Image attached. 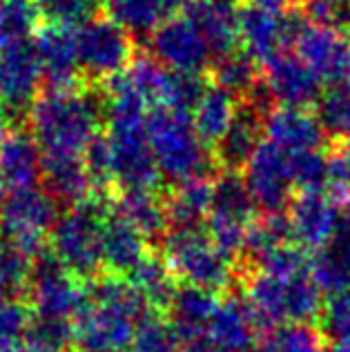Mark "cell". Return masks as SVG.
I'll use <instances>...</instances> for the list:
<instances>
[{"mask_svg": "<svg viewBox=\"0 0 350 352\" xmlns=\"http://www.w3.org/2000/svg\"><path fill=\"white\" fill-rule=\"evenodd\" d=\"M263 120L265 109H261L252 98L239 100L232 125L212 150V161L219 172H241L245 168L263 141Z\"/></svg>", "mask_w": 350, "mask_h": 352, "instance_id": "e0dca14e", "label": "cell"}, {"mask_svg": "<svg viewBox=\"0 0 350 352\" xmlns=\"http://www.w3.org/2000/svg\"><path fill=\"white\" fill-rule=\"evenodd\" d=\"M301 14L312 25L350 34V0H303Z\"/></svg>", "mask_w": 350, "mask_h": 352, "instance_id": "60d3db41", "label": "cell"}, {"mask_svg": "<svg viewBox=\"0 0 350 352\" xmlns=\"http://www.w3.org/2000/svg\"><path fill=\"white\" fill-rule=\"evenodd\" d=\"M105 123V91L47 89L34 100L27 129L43 156H85Z\"/></svg>", "mask_w": 350, "mask_h": 352, "instance_id": "6da1fadb", "label": "cell"}, {"mask_svg": "<svg viewBox=\"0 0 350 352\" xmlns=\"http://www.w3.org/2000/svg\"><path fill=\"white\" fill-rule=\"evenodd\" d=\"M109 208L103 197H91L72 206L56 219L50 234L52 256L80 281L94 279L103 270V234Z\"/></svg>", "mask_w": 350, "mask_h": 352, "instance_id": "277c9868", "label": "cell"}, {"mask_svg": "<svg viewBox=\"0 0 350 352\" xmlns=\"http://www.w3.org/2000/svg\"><path fill=\"white\" fill-rule=\"evenodd\" d=\"M263 136H268V141L279 147L285 156H297L321 152L326 132L308 109L274 107L265 114Z\"/></svg>", "mask_w": 350, "mask_h": 352, "instance_id": "ac0fdd59", "label": "cell"}, {"mask_svg": "<svg viewBox=\"0 0 350 352\" xmlns=\"http://www.w3.org/2000/svg\"><path fill=\"white\" fill-rule=\"evenodd\" d=\"M290 174L294 188L303 190H324L328 188V156L324 152H306L288 156Z\"/></svg>", "mask_w": 350, "mask_h": 352, "instance_id": "ab89813d", "label": "cell"}, {"mask_svg": "<svg viewBox=\"0 0 350 352\" xmlns=\"http://www.w3.org/2000/svg\"><path fill=\"white\" fill-rule=\"evenodd\" d=\"M192 3L195 0H105V12L130 34H152Z\"/></svg>", "mask_w": 350, "mask_h": 352, "instance_id": "83f0119b", "label": "cell"}, {"mask_svg": "<svg viewBox=\"0 0 350 352\" xmlns=\"http://www.w3.org/2000/svg\"><path fill=\"white\" fill-rule=\"evenodd\" d=\"M36 54H39L43 80L50 89H76L80 87V63L76 50V32L45 27L36 38Z\"/></svg>", "mask_w": 350, "mask_h": 352, "instance_id": "d6986e66", "label": "cell"}, {"mask_svg": "<svg viewBox=\"0 0 350 352\" xmlns=\"http://www.w3.org/2000/svg\"><path fill=\"white\" fill-rule=\"evenodd\" d=\"M36 14L47 27L78 32L105 12V0H34Z\"/></svg>", "mask_w": 350, "mask_h": 352, "instance_id": "d6a6232c", "label": "cell"}, {"mask_svg": "<svg viewBox=\"0 0 350 352\" xmlns=\"http://www.w3.org/2000/svg\"><path fill=\"white\" fill-rule=\"evenodd\" d=\"M294 54L315 72L321 82H339L350 67V34L303 23L294 36Z\"/></svg>", "mask_w": 350, "mask_h": 352, "instance_id": "2e32d148", "label": "cell"}, {"mask_svg": "<svg viewBox=\"0 0 350 352\" xmlns=\"http://www.w3.org/2000/svg\"><path fill=\"white\" fill-rule=\"evenodd\" d=\"M150 56L174 74H204L215 60L208 41L188 14L168 18L150 34Z\"/></svg>", "mask_w": 350, "mask_h": 352, "instance_id": "8fae6325", "label": "cell"}, {"mask_svg": "<svg viewBox=\"0 0 350 352\" xmlns=\"http://www.w3.org/2000/svg\"><path fill=\"white\" fill-rule=\"evenodd\" d=\"M252 5H259L263 9H270V12H277V14H285L290 9L297 7L299 0H250Z\"/></svg>", "mask_w": 350, "mask_h": 352, "instance_id": "7bdbcfd3", "label": "cell"}, {"mask_svg": "<svg viewBox=\"0 0 350 352\" xmlns=\"http://www.w3.org/2000/svg\"><path fill=\"white\" fill-rule=\"evenodd\" d=\"M163 261L179 283L208 292H228L237 265L212 243L204 228L170 230L163 236Z\"/></svg>", "mask_w": 350, "mask_h": 352, "instance_id": "8992f818", "label": "cell"}, {"mask_svg": "<svg viewBox=\"0 0 350 352\" xmlns=\"http://www.w3.org/2000/svg\"><path fill=\"white\" fill-rule=\"evenodd\" d=\"M237 107L239 98L212 82L204 91L197 107L192 109V125L210 152L215 150L217 143L228 132V127L232 125Z\"/></svg>", "mask_w": 350, "mask_h": 352, "instance_id": "f546056e", "label": "cell"}, {"mask_svg": "<svg viewBox=\"0 0 350 352\" xmlns=\"http://www.w3.org/2000/svg\"><path fill=\"white\" fill-rule=\"evenodd\" d=\"M181 352H223L219 346L212 344L210 339H197V341H190V344H183Z\"/></svg>", "mask_w": 350, "mask_h": 352, "instance_id": "ee69618b", "label": "cell"}, {"mask_svg": "<svg viewBox=\"0 0 350 352\" xmlns=\"http://www.w3.org/2000/svg\"><path fill=\"white\" fill-rule=\"evenodd\" d=\"M237 276L243 283L245 303L250 305L259 330H272L288 323H312L321 312V290L310 270L274 274L259 267H243Z\"/></svg>", "mask_w": 350, "mask_h": 352, "instance_id": "3957f363", "label": "cell"}, {"mask_svg": "<svg viewBox=\"0 0 350 352\" xmlns=\"http://www.w3.org/2000/svg\"><path fill=\"white\" fill-rule=\"evenodd\" d=\"M147 138H150L156 168L165 179L174 183L208 176V165H215L188 112L170 107L152 109L147 116Z\"/></svg>", "mask_w": 350, "mask_h": 352, "instance_id": "5b68a950", "label": "cell"}, {"mask_svg": "<svg viewBox=\"0 0 350 352\" xmlns=\"http://www.w3.org/2000/svg\"><path fill=\"white\" fill-rule=\"evenodd\" d=\"M317 120L326 136L335 141L350 136V89L342 82H333L317 103Z\"/></svg>", "mask_w": 350, "mask_h": 352, "instance_id": "e575fe53", "label": "cell"}, {"mask_svg": "<svg viewBox=\"0 0 350 352\" xmlns=\"http://www.w3.org/2000/svg\"><path fill=\"white\" fill-rule=\"evenodd\" d=\"M130 281L134 288L143 294L147 308L154 314H168L174 292L179 288V281L174 279L168 263L163 261L161 254H156L154 250L145 256V261L132 272Z\"/></svg>", "mask_w": 350, "mask_h": 352, "instance_id": "4dcf8cb0", "label": "cell"}, {"mask_svg": "<svg viewBox=\"0 0 350 352\" xmlns=\"http://www.w3.org/2000/svg\"><path fill=\"white\" fill-rule=\"evenodd\" d=\"M186 14L204 34L215 60L239 50V9L232 0H195Z\"/></svg>", "mask_w": 350, "mask_h": 352, "instance_id": "cb8c5ba5", "label": "cell"}, {"mask_svg": "<svg viewBox=\"0 0 350 352\" xmlns=\"http://www.w3.org/2000/svg\"><path fill=\"white\" fill-rule=\"evenodd\" d=\"M212 201H215V181L210 176L177 183L165 197V212L172 230H188L206 226Z\"/></svg>", "mask_w": 350, "mask_h": 352, "instance_id": "4316f807", "label": "cell"}, {"mask_svg": "<svg viewBox=\"0 0 350 352\" xmlns=\"http://www.w3.org/2000/svg\"><path fill=\"white\" fill-rule=\"evenodd\" d=\"M210 74H212V82L217 87L230 91L239 100L252 96L254 89L259 87V67H256V60L248 56L241 47L217 58L212 63Z\"/></svg>", "mask_w": 350, "mask_h": 352, "instance_id": "1f68e13d", "label": "cell"}, {"mask_svg": "<svg viewBox=\"0 0 350 352\" xmlns=\"http://www.w3.org/2000/svg\"><path fill=\"white\" fill-rule=\"evenodd\" d=\"M56 219V201L43 188L12 190L0 208V241L39 258Z\"/></svg>", "mask_w": 350, "mask_h": 352, "instance_id": "ba28073f", "label": "cell"}, {"mask_svg": "<svg viewBox=\"0 0 350 352\" xmlns=\"http://www.w3.org/2000/svg\"><path fill=\"white\" fill-rule=\"evenodd\" d=\"M34 314L30 305L18 301L16 296L0 299V350L23 341L32 330Z\"/></svg>", "mask_w": 350, "mask_h": 352, "instance_id": "f35d334b", "label": "cell"}, {"mask_svg": "<svg viewBox=\"0 0 350 352\" xmlns=\"http://www.w3.org/2000/svg\"><path fill=\"white\" fill-rule=\"evenodd\" d=\"M89 301V290L52 254L39 256L30 279V310L41 326H69Z\"/></svg>", "mask_w": 350, "mask_h": 352, "instance_id": "52a82bcc", "label": "cell"}, {"mask_svg": "<svg viewBox=\"0 0 350 352\" xmlns=\"http://www.w3.org/2000/svg\"><path fill=\"white\" fill-rule=\"evenodd\" d=\"M5 199H7V188H5V183L0 181V208H3V203H5Z\"/></svg>", "mask_w": 350, "mask_h": 352, "instance_id": "7dc6e473", "label": "cell"}, {"mask_svg": "<svg viewBox=\"0 0 350 352\" xmlns=\"http://www.w3.org/2000/svg\"><path fill=\"white\" fill-rule=\"evenodd\" d=\"M263 89L268 98L281 103V107L308 109L319 103L321 82L315 72L297 54L279 52L277 56L263 63Z\"/></svg>", "mask_w": 350, "mask_h": 352, "instance_id": "9a60e30c", "label": "cell"}, {"mask_svg": "<svg viewBox=\"0 0 350 352\" xmlns=\"http://www.w3.org/2000/svg\"><path fill=\"white\" fill-rule=\"evenodd\" d=\"M317 328L328 339V344L350 339V290L328 296L326 303L321 305Z\"/></svg>", "mask_w": 350, "mask_h": 352, "instance_id": "74e56055", "label": "cell"}, {"mask_svg": "<svg viewBox=\"0 0 350 352\" xmlns=\"http://www.w3.org/2000/svg\"><path fill=\"white\" fill-rule=\"evenodd\" d=\"M243 181L261 212H283L294 197L288 156L265 138L243 168Z\"/></svg>", "mask_w": 350, "mask_h": 352, "instance_id": "5bb4252c", "label": "cell"}, {"mask_svg": "<svg viewBox=\"0 0 350 352\" xmlns=\"http://www.w3.org/2000/svg\"><path fill=\"white\" fill-rule=\"evenodd\" d=\"M105 123L114 183L121 190H156L161 172L147 138V118H109Z\"/></svg>", "mask_w": 350, "mask_h": 352, "instance_id": "9c48e42d", "label": "cell"}, {"mask_svg": "<svg viewBox=\"0 0 350 352\" xmlns=\"http://www.w3.org/2000/svg\"><path fill=\"white\" fill-rule=\"evenodd\" d=\"M259 326L245 299L237 294H223L208 323L206 339L223 352H250L256 346Z\"/></svg>", "mask_w": 350, "mask_h": 352, "instance_id": "44dd1931", "label": "cell"}, {"mask_svg": "<svg viewBox=\"0 0 350 352\" xmlns=\"http://www.w3.org/2000/svg\"><path fill=\"white\" fill-rule=\"evenodd\" d=\"M181 337L163 314H145L141 319L130 352H179Z\"/></svg>", "mask_w": 350, "mask_h": 352, "instance_id": "d590c367", "label": "cell"}, {"mask_svg": "<svg viewBox=\"0 0 350 352\" xmlns=\"http://www.w3.org/2000/svg\"><path fill=\"white\" fill-rule=\"evenodd\" d=\"M43 176V152L30 129H12L0 143V181L9 190L32 188Z\"/></svg>", "mask_w": 350, "mask_h": 352, "instance_id": "603a6c76", "label": "cell"}, {"mask_svg": "<svg viewBox=\"0 0 350 352\" xmlns=\"http://www.w3.org/2000/svg\"><path fill=\"white\" fill-rule=\"evenodd\" d=\"M80 74L89 82H107L123 74L136 56L132 34L112 18H96L76 32Z\"/></svg>", "mask_w": 350, "mask_h": 352, "instance_id": "30bf717a", "label": "cell"}, {"mask_svg": "<svg viewBox=\"0 0 350 352\" xmlns=\"http://www.w3.org/2000/svg\"><path fill=\"white\" fill-rule=\"evenodd\" d=\"M114 212L145 239H163L170 232L165 199L156 190H121L114 201Z\"/></svg>", "mask_w": 350, "mask_h": 352, "instance_id": "f1b7e54d", "label": "cell"}, {"mask_svg": "<svg viewBox=\"0 0 350 352\" xmlns=\"http://www.w3.org/2000/svg\"><path fill=\"white\" fill-rule=\"evenodd\" d=\"M150 314L143 294L123 276H100L74 323L76 352H130L141 319Z\"/></svg>", "mask_w": 350, "mask_h": 352, "instance_id": "7a4b0ae2", "label": "cell"}, {"mask_svg": "<svg viewBox=\"0 0 350 352\" xmlns=\"http://www.w3.org/2000/svg\"><path fill=\"white\" fill-rule=\"evenodd\" d=\"M150 252L152 250L147 245V239L139 230L127 223L123 217H118L114 210H109L103 234V267L107 274L130 279Z\"/></svg>", "mask_w": 350, "mask_h": 352, "instance_id": "7402d4cb", "label": "cell"}, {"mask_svg": "<svg viewBox=\"0 0 350 352\" xmlns=\"http://www.w3.org/2000/svg\"><path fill=\"white\" fill-rule=\"evenodd\" d=\"M3 352H65V350H61L58 346H54L52 341L43 339V337L36 335V332L30 330V335H27L23 341H18V344L5 348Z\"/></svg>", "mask_w": 350, "mask_h": 352, "instance_id": "b9f144b4", "label": "cell"}, {"mask_svg": "<svg viewBox=\"0 0 350 352\" xmlns=\"http://www.w3.org/2000/svg\"><path fill=\"white\" fill-rule=\"evenodd\" d=\"M239 45L256 63H265L279 52H285L288 32H285V16L263 9L259 5L239 7Z\"/></svg>", "mask_w": 350, "mask_h": 352, "instance_id": "ffe728a7", "label": "cell"}, {"mask_svg": "<svg viewBox=\"0 0 350 352\" xmlns=\"http://www.w3.org/2000/svg\"><path fill=\"white\" fill-rule=\"evenodd\" d=\"M34 263V256L0 241V299L14 296L25 285H30Z\"/></svg>", "mask_w": 350, "mask_h": 352, "instance_id": "8d00e7d4", "label": "cell"}, {"mask_svg": "<svg viewBox=\"0 0 350 352\" xmlns=\"http://www.w3.org/2000/svg\"><path fill=\"white\" fill-rule=\"evenodd\" d=\"M43 72L32 41L14 43L0 50V103L16 120L30 114L41 96Z\"/></svg>", "mask_w": 350, "mask_h": 352, "instance_id": "7c38bea8", "label": "cell"}, {"mask_svg": "<svg viewBox=\"0 0 350 352\" xmlns=\"http://www.w3.org/2000/svg\"><path fill=\"white\" fill-rule=\"evenodd\" d=\"M219 299L215 292H208L204 288H195V285L179 283L177 292H174L172 305L165 317L177 330L183 344L204 339L208 332V323L212 314L217 310Z\"/></svg>", "mask_w": 350, "mask_h": 352, "instance_id": "484cf974", "label": "cell"}, {"mask_svg": "<svg viewBox=\"0 0 350 352\" xmlns=\"http://www.w3.org/2000/svg\"><path fill=\"white\" fill-rule=\"evenodd\" d=\"M259 352H328V339L312 323H288L265 330L256 344Z\"/></svg>", "mask_w": 350, "mask_h": 352, "instance_id": "836d02e7", "label": "cell"}, {"mask_svg": "<svg viewBox=\"0 0 350 352\" xmlns=\"http://www.w3.org/2000/svg\"><path fill=\"white\" fill-rule=\"evenodd\" d=\"M9 132H12V116H9V112L0 103V143L5 141Z\"/></svg>", "mask_w": 350, "mask_h": 352, "instance_id": "f6af8a7d", "label": "cell"}, {"mask_svg": "<svg viewBox=\"0 0 350 352\" xmlns=\"http://www.w3.org/2000/svg\"><path fill=\"white\" fill-rule=\"evenodd\" d=\"M292 241L308 252H319L335 241L342 223V208L333 194L324 190H303L288 203Z\"/></svg>", "mask_w": 350, "mask_h": 352, "instance_id": "4fadbf2b", "label": "cell"}, {"mask_svg": "<svg viewBox=\"0 0 350 352\" xmlns=\"http://www.w3.org/2000/svg\"><path fill=\"white\" fill-rule=\"evenodd\" d=\"M330 352H350V339L348 341H339V344L333 346V350Z\"/></svg>", "mask_w": 350, "mask_h": 352, "instance_id": "bcb514c9", "label": "cell"}, {"mask_svg": "<svg viewBox=\"0 0 350 352\" xmlns=\"http://www.w3.org/2000/svg\"><path fill=\"white\" fill-rule=\"evenodd\" d=\"M41 181L54 201L67 203L69 208L96 197L85 168V156H43Z\"/></svg>", "mask_w": 350, "mask_h": 352, "instance_id": "d4e9b609", "label": "cell"}]
</instances>
